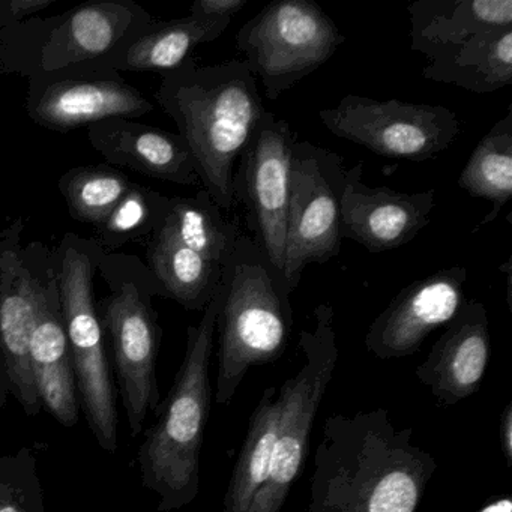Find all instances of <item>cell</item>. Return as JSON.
Returning <instances> with one entry per match:
<instances>
[{"label": "cell", "instance_id": "obj_1", "mask_svg": "<svg viewBox=\"0 0 512 512\" xmlns=\"http://www.w3.org/2000/svg\"><path fill=\"white\" fill-rule=\"evenodd\" d=\"M412 436L386 409L328 416L305 512H418L439 464Z\"/></svg>", "mask_w": 512, "mask_h": 512}, {"label": "cell", "instance_id": "obj_2", "mask_svg": "<svg viewBox=\"0 0 512 512\" xmlns=\"http://www.w3.org/2000/svg\"><path fill=\"white\" fill-rule=\"evenodd\" d=\"M155 101L187 143L203 190L232 211L236 164L268 112L250 68L242 59L199 65L191 56L161 74Z\"/></svg>", "mask_w": 512, "mask_h": 512}, {"label": "cell", "instance_id": "obj_3", "mask_svg": "<svg viewBox=\"0 0 512 512\" xmlns=\"http://www.w3.org/2000/svg\"><path fill=\"white\" fill-rule=\"evenodd\" d=\"M221 299L220 283L200 322L188 328L184 361L137 452L143 487L160 497V512L179 511L200 493V457L212 407L209 368Z\"/></svg>", "mask_w": 512, "mask_h": 512}, {"label": "cell", "instance_id": "obj_4", "mask_svg": "<svg viewBox=\"0 0 512 512\" xmlns=\"http://www.w3.org/2000/svg\"><path fill=\"white\" fill-rule=\"evenodd\" d=\"M215 403L229 406L253 367L278 361L293 329L292 293L284 275L250 236H239L221 265Z\"/></svg>", "mask_w": 512, "mask_h": 512}, {"label": "cell", "instance_id": "obj_5", "mask_svg": "<svg viewBox=\"0 0 512 512\" xmlns=\"http://www.w3.org/2000/svg\"><path fill=\"white\" fill-rule=\"evenodd\" d=\"M97 269L110 287L109 295L97 302L98 316L112 347L115 380L136 439L161 401L157 361L163 329L152 305L161 290L137 257L103 251Z\"/></svg>", "mask_w": 512, "mask_h": 512}, {"label": "cell", "instance_id": "obj_6", "mask_svg": "<svg viewBox=\"0 0 512 512\" xmlns=\"http://www.w3.org/2000/svg\"><path fill=\"white\" fill-rule=\"evenodd\" d=\"M65 332L76 374L80 407L98 445L118 451V407L112 368L94 298V275L103 250L94 239L67 233L55 250Z\"/></svg>", "mask_w": 512, "mask_h": 512}, {"label": "cell", "instance_id": "obj_7", "mask_svg": "<svg viewBox=\"0 0 512 512\" xmlns=\"http://www.w3.org/2000/svg\"><path fill=\"white\" fill-rule=\"evenodd\" d=\"M313 316V329L299 332L304 364L278 389L281 415L271 472L248 512L283 511L307 461L314 419L338 361L334 308L331 304L317 305Z\"/></svg>", "mask_w": 512, "mask_h": 512}, {"label": "cell", "instance_id": "obj_8", "mask_svg": "<svg viewBox=\"0 0 512 512\" xmlns=\"http://www.w3.org/2000/svg\"><path fill=\"white\" fill-rule=\"evenodd\" d=\"M344 41L313 0H277L244 23L236 47L265 97L275 101L325 65Z\"/></svg>", "mask_w": 512, "mask_h": 512}, {"label": "cell", "instance_id": "obj_9", "mask_svg": "<svg viewBox=\"0 0 512 512\" xmlns=\"http://www.w3.org/2000/svg\"><path fill=\"white\" fill-rule=\"evenodd\" d=\"M22 218L0 227V409L16 398L28 416L41 410L31 367V335L41 293L56 266L43 242L22 244Z\"/></svg>", "mask_w": 512, "mask_h": 512}, {"label": "cell", "instance_id": "obj_10", "mask_svg": "<svg viewBox=\"0 0 512 512\" xmlns=\"http://www.w3.org/2000/svg\"><path fill=\"white\" fill-rule=\"evenodd\" d=\"M346 172L340 154L299 140L293 146L283 269L290 293L307 266L325 265L340 254Z\"/></svg>", "mask_w": 512, "mask_h": 512}, {"label": "cell", "instance_id": "obj_11", "mask_svg": "<svg viewBox=\"0 0 512 512\" xmlns=\"http://www.w3.org/2000/svg\"><path fill=\"white\" fill-rule=\"evenodd\" d=\"M320 122L340 139L364 146L379 157L433 160L460 134L454 110L400 100H374L346 95L335 107L319 113Z\"/></svg>", "mask_w": 512, "mask_h": 512}, {"label": "cell", "instance_id": "obj_12", "mask_svg": "<svg viewBox=\"0 0 512 512\" xmlns=\"http://www.w3.org/2000/svg\"><path fill=\"white\" fill-rule=\"evenodd\" d=\"M298 134L286 119L266 112L233 175L236 206L247 209L253 239L283 274L293 146Z\"/></svg>", "mask_w": 512, "mask_h": 512}, {"label": "cell", "instance_id": "obj_13", "mask_svg": "<svg viewBox=\"0 0 512 512\" xmlns=\"http://www.w3.org/2000/svg\"><path fill=\"white\" fill-rule=\"evenodd\" d=\"M29 118L56 133L107 121L137 119L154 112L155 104L121 74L64 70L29 79L26 92Z\"/></svg>", "mask_w": 512, "mask_h": 512}, {"label": "cell", "instance_id": "obj_14", "mask_svg": "<svg viewBox=\"0 0 512 512\" xmlns=\"http://www.w3.org/2000/svg\"><path fill=\"white\" fill-rule=\"evenodd\" d=\"M154 22L134 0H98L55 16L41 49L37 76L64 70L104 73V65Z\"/></svg>", "mask_w": 512, "mask_h": 512}, {"label": "cell", "instance_id": "obj_15", "mask_svg": "<svg viewBox=\"0 0 512 512\" xmlns=\"http://www.w3.org/2000/svg\"><path fill=\"white\" fill-rule=\"evenodd\" d=\"M467 269L449 266L400 290L373 320L365 347L376 358H406L421 349L425 338L448 325L464 304Z\"/></svg>", "mask_w": 512, "mask_h": 512}, {"label": "cell", "instance_id": "obj_16", "mask_svg": "<svg viewBox=\"0 0 512 512\" xmlns=\"http://www.w3.org/2000/svg\"><path fill=\"white\" fill-rule=\"evenodd\" d=\"M362 167L347 169L341 197V238L371 253L397 250L412 242L431 220L436 191H395L362 182Z\"/></svg>", "mask_w": 512, "mask_h": 512}, {"label": "cell", "instance_id": "obj_17", "mask_svg": "<svg viewBox=\"0 0 512 512\" xmlns=\"http://www.w3.org/2000/svg\"><path fill=\"white\" fill-rule=\"evenodd\" d=\"M491 356L487 308L466 299L416 368V379L442 406H455L481 388Z\"/></svg>", "mask_w": 512, "mask_h": 512}, {"label": "cell", "instance_id": "obj_18", "mask_svg": "<svg viewBox=\"0 0 512 512\" xmlns=\"http://www.w3.org/2000/svg\"><path fill=\"white\" fill-rule=\"evenodd\" d=\"M92 148L113 167L184 187H200L193 155L178 133L136 119H107L86 128Z\"/></svg>", "mask_w": 512, "mask_h": 512}, {"label": "cell", "instance_id": "obj_19", "mask_svg": "<svg viewBox=\"0 0 512 512\" xmlns=\"http://www.w3.org/2000/svg\"><path fill=\"white\" fill-rule=\"evenodd\" d=\"M29 350L41 406L62 427H76L79 424L80 400L62 316L58 262L41 293Z\"/></svg>", "mask_w": 512, "mask_h": 512}, {"label": "cell", "instance_id": "obj_20", "mask_svg": "<svg viewBox=\"0 0 512 512\" xmlns=\"http://www.w3.org/2000/svg\"><path fill=\"white\" fill-rule=\"evenodd\" d=\"M410 47L427 61L512 29V0H415L407 7Z\"/></svg>", "mask_w": 512, "mask_h": 512}, {"label": "cell", "instance_id": "obj_21", "mask_svg": "<svg viewBox=\"0 0 512 512\" xmlns=\"http://www.w3.org/2000/svg\"><path fill=\"white\" fill-rule=\"evenodd\" d=\"M230 22H209L187 16L160 22L104 65V73H169L191 58L202 44L218 40Z\"/></svg>", "mask_w": 512, "mask_h": 512}, {"label": "cell", "instance_id": "obj_22", "mask_svg": "<svg viewBox=\"0 0 512 512\" xmlns=\"http://www.w3.org/2000/svg\"><path fill=\"white\" fill-rule=\"evenodd\" d=\"M146 260L161 296L185 310L203 313L220 286L221 265L203 259L163 230L148 239Z\"/></svg>", "mask_w": 512, "mask_h": 512}, {"label": "cell", "instance_id": "obj_23", "mask_svg": "<svg viewBox=\"0 0 512 512\" xmlns=\"http://www.w3.org/2000/svg\"><path fill=\"white\" fill-rule=\"evenodd\" d=\"M431 82L454 85L473 94H491L512 82V29L484 35L422 68Z\"/></svg>", "mask_w": 512, "mask_h": 512}, {"label": "cell", "instance_id": "obj_24", "mask_svg": "<svg viewBox=\"0 0 512 512\" xmlns=\"http://www.w3.org/2000/svg\"><path fill=\"white\" fill-rule=\"evenodd\" d=\"M281 397L275 386L263 391L248 421L247 436L224 494L223 512H248L268 479L280 425Z\"/></svg>", "mask_w": 512, "mask_h": 512}, {"label": "cell", "instance_id": "obj_25", "mask_svg": "<svg viewBox=\"0 0 512 512\" xmlns=\"http://www.w3.org/2000/svg\"><path fill=\"white\" fill-rule=\"evenodd\" d=\"M160 230L217 265L226 262L242 235L239 224L229 220L203 188L193 197H169Z\"/></svg>", "mask_w": 512, "mask_h": 512}, {"label": "cell", "instance_id": "obj_26", "mask_svg": "<svg viewBox=\"0 0 512 512\" xmlns=\"http://www.w3.org/2000/svg\"><path fill=\"white\" fill-rule=\"evenodd\" d=\"M458 187L470 197L487 200L493 206L484 220L473 229V233L496 220L500 211L511 202L512 106L473 149L458 176Z\"/></svg>", "mask_w": 512, "mask_h": 512}, {"label": "cell", "instance_id": "obj_27", "mask_svg": "<svg viewBox=\"0 0 512 512\" xmlns=\"http://www.w3.org/2000/svg\"><path fill=\"white\" fill-rule=\"evenodd\" d=\"M133 181L110 164L74 167L58 181L71 218L92 227L103 223L130 191Z\"/></svg>", "mask_w": 512, "mask_h": 512}, {"label": "cell", "instance_id": "obj_28", "mask_svg": "<svg viewBox=\"0 0 512 512\" xmlns=\"http://www.w3.org/2000/svg\"><path fill=\"white\" fill-rule=\"evenodd\" d=\"M169 208V197L133 182L124 199L109 217L94 227L98 247L106 253L140 239H149L161 226Z\"/></svg>", "mask_w": 512, "mask_h": 512}, {"label": "cell", "instance_id": "obj_29", "mask_svg": "<svg viewBox=\"0 0 512 512\" xmlns=\"http://www.w3.org/2000/svg\"><path fill=\"white\" fill-rule=\"evenodd\" d=\"M0 512H46L37 455L28 446L0 455Z\"/></svg>", "mask_w": 512, "mask_h": 512}, {"label": "cell", "instance_id": "obj_30", "mask_svg": "<svg viewBox=\"0 0 512 512\" xmlns=\"http://www.w3.org/2000/svg\"><path fill=\"white\" fill-rule=\"evenodd\" d=\"M55 17L25 20L0 31V74L32 77L38 73V59Z\"/></svg>", "mask_w": 512, "mask_h": 512}, {"label": "cell", "instance_id": "obj_31", "mask_svg": "<svg viewBox=\"0 0 512 512\" xmlns=\"http://www.w3.org/2000/svg\"><path fill=\"white\" fill-rule=\"evenodd\" d=\"M58 0H0V31L49 10Z\"/></svg>", "mask_w": 512, "mask_h": 512}, {"label": "cell", "instance_id": "obj_32", "mask_svg": "<svg viewBox=\"0 0 512 512\" xmlns=\"http://www.w3.org/2000/svg\"><path fill=\"white\" fill-rule=\"evenodd\" d=\"M250 0H196L188 16L209 22H230Z\"/></svg>", "mask_w": 512, "mask_h": 512}, {"label": "cell", "instance_id": "obj_33", "mask_svg": "<svg viewBox=\"0 0 512 512\" xmlns=\"http://www.w3.org/2000/svg\"><path fill=\"white\" fill-rule=\"evenodd\" d=\"M500 448L505 455L506 466H512V401L506 404L500 419Z\"/></svg>", "mask_w": 512, "mask_h": 512}, {"label": "cell", "instance_id": "obj_34", "mask_svg": "<svg viewBox=\"0 0 512 512\" xmlns=\"http://www.w3.org/2000/svg\"><path fill=\"white\" fill-rule=\"evenodd\" d=\"M476 512H512V497L509 494L493 497Z\"/></svg>", "mask_w": 512, "mask_h": 512}]
</instances>
